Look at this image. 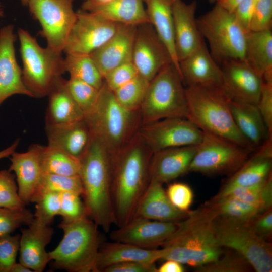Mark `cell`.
<instances>
[{"label": "cell", "mask_w": 272, "mask_h": 272, "mask_svg": "<svg viewBox=\"0 0 272 272\" xmlns=\"http://www.w3.org/2000/svg\"><path fill=\"white\" fill-rule=\"evenodd\" d=\"M152 154L138 132L120 151L111 155L112 202L118 227L133 218L149 186Z\"/></svg>", "instance_id": "6da1fadb"}, {"label": "cell", "mask_w": 272, "mask_h": 272, "mask_svg": "<svg viewBox=\"0 0 272 272\" xmlns=\"http://www.w3.org/2000/svg\"><path fill=\"white\" fill-rule=\"evenodd\" d=\"M217 216L208 202L190 211L178 222L175 231L162 245L166 250L163 260H173L195 268L217 260L223 251L215 233Z\"/></svg>", "instance_id": "7a4b0ae2"}, {"label": "cell", "mask_w": 272, "mask_h": 272, "mask_svg": "<svg viewBox=\"0 0 272 272\" xmlns=\"http://www.w3.org/2000/svg\"><path fill=\"white\" fill-rule=\"evenodd\" d=\"M81 196L87 216L105 232L115 224L112 196L111 155L102 142L92 134L80 159Z\"/></svg>", "instance_id": "3957f363"}, {"label": "cell", "mask_w": 272, "mask_h": 272, "mask_svg": "<svg viewBox=\"0 0 272 272\" xmlns=\"http://www.w3.org/2000/svg\"><path fill=\"white\" fill-rule=\"evenodd\" d=\"M187 119L202 131L225 138L243 147L256 149L237 127L230 109L231 98L221 85L185 86Z\"/></svg>", "instance_id": "277c9868"}, {"label": "cell", "mask_w": 272, "mask_h": 272, "mask_svg": "<svg viewBox=\"0 0 272 272\" xmlns=\"http://www.w3.org/2000/svg\"><path fill=\"white\" fill-rule=\"evenodd\" d=\"M85 120L91 134L102 142L112 155L123 149L142 125L140 110L131 111L123 107L105 82Z\"/></svg>", "instance_id": "5b68a950"}, {"label": "cell", "mask_w": 272, "mask_h": 272, "mask_svg": "<svg viewBox=\"0 0 272 272\" xmlns=\"http://www.w3.org/2000/svg\"><path fill=\"white\" fill-rule=\"evenodd\" d=\"M63 236L58 245L49 252L57 269L69 272H95L101 245L98 225L87 216L59 225Z\"/></svg>", "instance_id": "8992f818"}, {"label": "cell", "mask_w": 272, "mask_h": 272, "mask_svg": "<svg viewBox=\"0 0 272 272\" xmlns=\"http://www.w3.org/2000/svg\"><path fill=\"white\" fill-rule=\"evenodd\" d=\"M142 124L167 118H187L185 86L172 63L150 82L140 109Z\"/></svg>", "instance_id": "52a82bcc"}, {"label": "cell", "mask_w": 272, "mask_h": 272, "mask_svg": "<svg viewBox=\"0 0 272 272\" xmlns=\"http://www.w3.org/2000/svg\"><path fill=\"white\" fill-rule=\"evenodd\" d=\"M23 63L22 80L34 97L47 96L65 73L61 53L43 48L28 31L18 30Z\"/></svg>", "instance_id": "ba28073f"}, {"label": "cell", "mask_w": 272, "mask_h": 272, "mask_svg": "<svg viewBox=\"0 0 272 272\" xmlns=\"http://www.w3.org/2000/svg\"><path fill=\"white\" fill-rule=\"evenodd\" d=\"M196 21L202 38L208 42L211 55L220 65L229 60H245L247 32L237 22L233 12L216 4Z\"/></svg>", "instance_id": "9c48e42d"}, {"label": "cell", "mask_w": 272, "mask_h": 272, "mask_svg": "<svg viewBox=\"0 0 272 272\" xmlns=\"http://www.w3.org/2000/svg\"><path fill=\"white\" fill-rule=\"evenodd\" d=\"M225 138L202 131L188 172L207 175H232L254 152Z\"/></svg>", "instance_id": "30bf717a"}, {"label": "cell", "mask_w": 272, "mask_h": 272, "mask_svg": "<svg viewBox=\"0 0 272 272\" xmlns=\"http://www.w3.org/2000/svg\"><path fill=\"white\" fill-rule=\"evenodd\" d=\"M215 230L220 245L240 254L253 270L257 272L272 271L271 243L254 234L245 223L217 216Z\"/></svg>", "instance_id": "8fae6325"}, {"label": "cell", "mask_w": 272, "mask_h": 272, "mask_svg": "<svg viewBox=\"0 0 272 272\" xmlns=\"http://www.w3.org/2000/svg\"><path fill=\"white\" fill-rule=\"evenodd\" d=\"M74 0H29L27 6L40 23L39 34L46 39L47 47L61 53L76 19Z\"/></svg>", "instance_id": "7c38bea8"}, {"label": "cell", "mask_w": 272, "mask_h": 272, "mask_svg": "<svg viewBox=\"0 0 272 272\" xmlns=\"http://www.w3.org/2000/svg\"><path fill=\"white\" fill-rule=\"evenodd\" d=\"M76 14L63 49L66 54L90 55L107 42L120 24L82 9Z\"/></svg>", "instance_id": "4fadbf2b"}, {"label": "cell", "mask_w": 272, "mask_h": 272, "mask_svg": "<svg viewBox=\"0 0 272 272\" xmlns=\"http://www.w3.org/2000/svg\"><path fill=\"white\" fill-rule=\"evenodd\" d=\"M139 133L153 153L164 149L197 145L202 131L187 118H167L142 124Z\"/></svg>", "instance_id": "5bb4252c"}, {"label": "cell", "mask_w": 272, "mask_h": 272, "mask_svg": "<svg viewBox=\"0 0 272 272\" xmlns=\"http://www.w3.org/2000/svg\"><path fill=\"white\" fill-rule=\"evenodd\" d=\"M131 61L139 75L150 82L172 62L170 54L150 23L137 26Z\"/></svg>", "instance_id": "9a60e30c"}, {"label": "cell", "mask_w": 272, "mask_h": 272, "mask_svg": "<svg viewBox=\"0 0 272 272\" xmlns=\"http://www.w3.org/2000/svg\"><path fill=\"white\" fill-rule=\"evenodd\" d=\"M178 222H162L134 217L124 225L112 231L113 241L128 243L145 249L162 246L175 231Z\"/></svg>", "instance_id": "2e32d148"}, {"label": "cell", "mask_w": 272, "mask_h": 272, "mask_svg": "<svg viewBox=\"0 0 272 272\" xmlns=\"http://www.w3.org/2000/svg\"><path fill=\"white\" fill-rule=\"evenodd\" d=\"M221 86L231 99L257 105L263 79L244 59L227 60L221 65Z\"/></svg>", "instance_id": "e0dca14e"}, {"label": "cell", "mask_w": 272, "mask_h": 272, "mask_svg": "<svg viewBox=\"0 0 272 272\" xmlns=\"http://www.w3.org/2000/svg\"><path fill=\"white\" fill-rule=\"evenodd\" d=\"M14 29L9 24L0 29V106L14 95L34 97L23 81L22 69L16 60Z\"/></svg>", "instance_id": "ac0fdd59"}, {"label": "cell", "mask_w": 272, "mask_h": 272, "mask_svg": "<svg viewBox=\"0 0 272 272\" xmlns=\"http://www.w3.org/2000/svg\"><path fill=\"white\" fill-rule=\"evenodd\" d=\"M176 53L179 61L199 47L205 42L195 17L197 2L171 0Z\"/></svg>", "instance_id": "d6986e66"}, {"label": "cell", "mask_w": 272, "mask_h": 272, "mask_svg": "<svg viewBox=\"0 0 272 272\" xmlns=\"http://www.w3.org/2000/svg\"><path fill=\"white\" fill-rule=\"evenodd\" d=\"M53 233L50 225L40 224L34 218L27 227L21 230L19 262L32 271H43L51 261L46 247L50 243Z\"/></svg>", "instance_id": "ffe728a7"}, {"label": "cell", "mask_w": 272, "mask_h": 272, "mask_svg": "<svg viewBox=\"0 0 272 272\" xmlns=\"http://www.w3.org/2000/svg\"><path fill=\"white\" fill-rule=\"evenodd\" d=\"M137 26L120 24L114 35L90 54L103 78L114 68L131 61Z\"/></svg>", "instance_id": "44dd1931"}, {"label": "cell", "mask_w": 272, "mask_h": 272, "mask_svg": "<svg viewBox=\"0 0 272 272\" xmlns=\"http://www.w3.org/2000/svg\"><path fill=\"white\" fill-rule=\"evenodd\" d=\"M197 145L173 147L153 153L150 165V182L163 184L188 172Z\"/></svg>", "instance_id": "7402d4cb"}, {"label": "cell", "mask_w": 272, "mask_h": 272, "mask_svg": "<svg viewBox=\"0 0 272 272\" xmlns=\"http://www.w3.org/2000/svg\"><path fill=\"white\" fill-rule=\"evenodd\" d=\"M180 74L185 86L221 85L222 71L211 55L205 41L179 61Z\"/></svg>", "instance_id": "603a6c76"}, {"label": "cell", "mask_w": 272, "mask_h": 272, "mask_svg": "<svg viewBox=\"0 0 272 272\" xmlns=\"http://www.w3.org/2000/svg\"><path fill=\"white\" fill-rule=\"evenodd\" d=\"M41 147L40 144H32L27 151H15L10 156L8 170L15 174L18 194L26 206L31 202L42 173L40 163Z\"/></svg>", "instance_id": "cb8c5ba5"}, {"label": "cell", "mask_w": 272, "mask_h": 272, "mask_svg": "<svg viewBox=\"0 0 272 272\" xmlns=\"http://www.w3.org/2000/svg\"><path fill=\"white\" fill-rule=\"evenodd\" d=\"M257 149L240 168L231 175L221 190L256 185L264 182L271 175L272 137Z\"/></svg>", "instance_id": "d4e9b609"}, {"label": "cell", "mask_w": 272, "mask_h": 272, "mask_svg": "<svg viewBox=\"0 0 272 272\" xmlns=\"http://www.w3.org/2000/svg\"><path fill=\"white\" fill-rule=\"evenodd\" d=\"M164 248L145 249L128 243L113 241L101 244L97 258L95 272L117 263L136 261L155 263L165 256Z\"/></svg>", "instance_id": "484cf974"}, {"label": "cell", "mask_w": 272, "mask_h": 272, "mask_svg": "<svg viewBox=\"0 0 272 272\" xmlns=\"http://www.w3.org/2000/svg\"><path fill=\"white\" fill-rule=\"evenodd\" d=\"M81 9L115 23L138 26L149 23L143 0H110L102 3L84 1Z\"/></svg>", "instance_id": "4316f807"}, {"label": "cell", "mask_w": 272, "mask_h": 272, "mask_svg": "<svg viewBox=\"0 0 272 272\" xmlns=\"http://www.w3.org/2000/svg\"><path fill=\"white\" fill-rule=\"evenodd\" d=\"M190 212V210L182 211L175 207L169 199L162 184L150 182L138 205L133 218L176 222L185 219Z\"/></svg>", "instance_id": "83f0119b"}, {"label": "cell", "mask_w": 272, "mask_h": 272, "mask_svg": "<svg viewBox=\"0 0 272 272\" xmlns=\"http://www.w3.org/2000/svg\"><path fill=\"white\" fill-rule=\"evenodd\" d=\"M48 145L59 148L80 160L86 150L92 134L85 118L63 124H46Z\"/></svg>", "instance_id": "f1b7e54d"}, {"label": "cell", "mask_w": 272, "mask_h": 272, "mask_svg": "<svg viewBox=\"0 0 272 272\" xmlns=\"http://www.w3.org/2000/svg\"><path fill=\"white\" fill-rule=\"evenodd\" d=\"M230 109L238 130L255 149L272 137L257 105L231 99Z\"/></svg>", "instance_id": "f546056e"}, {"label": "cell", "mask_w": 272, "mask_h": 272, "mask_svg": "<svg viewBox=\"0 0 272 272\" xmlns=\"http://www.w3.org/2000/svg\"><path fill=\"white\" fill-rule=\"evenodd\" d=\"M62 77L48 94L46 124L57 125L77 122L85 118V113L70 94Z\"/></svg>", "instance_id": "4dcf8cb0"}, {"label": "cell", "mask_w": 272, "mask_h": 272, "mask_svg": "<svg viewBox=\"0 0 272 272\" xmlns=\"http://www.w3.org/2000/svg\"><path fill=\"white\" fill-rule=\"evenodd\" d=\"M245 59L263 82L272 83L271 30L247 33Z\"/></svg>", "instance_id": "1f68e13d"}, {"label": "cell", "mask_w": 272, "mask_h": 272, "mask_svg": "<svg viewBox=\"0 0 272 272\" xmlns=\"http://www.w3.org/2000/svg\"><path fill=\"white\" fill-rule=\"evenodd\" d=\"M143 2L149 23L168 50L173 63L180 73L175 49L171 0H143Z\"/></svg>", "instance_id": "d6a6232c"}, {"label": "cell", "mask_w": 272, "mask_h": 272, "mask_svg": "<svg viewBox=\"0 0 272 272\" xmlns=\"http://www.w3.org/2000/svg\"><path fill=\"white\" fill-rule=\"evenodd\" d=\"M40 163L42 173L65 176H76L79 174V159L61 149L49 145H41Z\"/></svg>", "instance_id": "836d02e7"}, {"label": "cell", "mask_w": 272, "mask_h": 272, "mask_svg": "<svg viewBox=\"0 0 272 272\" xmlns=\"http://www.w3.org/2000/svg\"><path fill=\"white\" fill-rule=\"evenodd\" d=\"M208 202L215 209L218 217L242 223L268 210L258 205L226 197H214Z\"/></svg>", "instance_id": "e575fe53"}, {"label": "cell", "mask_w": 272, "mask_h": 272, "mask_svg": "<svg viewBox=\"0 0 272 272\" xmlns=\"http://www.w3.org/2000/svg\"><path fill=\"white\" fill-rule=\"evenodd\" d=\"M215 197L237 199L269 209L272 207L271 175L264 182L256 185L221 190Z\"/></svg>", "instance_id": "d590c367"}, {"label": "cell", "mask_w": 272, "mask_h": 272, "mask_svg": "<svg viewBox=\"0 0 272 272\" xmlns=\"http://www.w3.org/2000/svg\"><path fill=\"white\" fill-rule=\"evenodd\" d=\"M65 72L70 77L84 81L100 89L103 77L90 55L66 54L63 60Z\"/></svg>", "instance_id": "8d00e7d4"}, {"label": "cell", "mask_w": 272, "mask_h": 272, "mask_svg": "<svg viewBox=\"0 0 272 272\" xmlns=\"http://www.w3.org/2000/svg\"><path fill=\"white\" fill-rule=\"evenodd\" d=\"M83 193V187L79 175L65 176L50 173H42L37 188L31 199V202L45 192Z\"/></svg>", "instance_id": "74e56055"}, {"label": "cell", "mask_w": 272, "mask_h": 272, "mask_svg": "<svg viewBox=\"0 0 272 272\" xmlns=\"http://www.w3.org/2000/svg\"><path fill=\"white\" fill-rule=\"evenodd\" d=\"M149 82L140 75L113 91L118 102L124 108L139 110L144 100Z\"/></svg>", "instance_id": "f35d334b"}, {"label": "cell", "mask_w": 272, "mask_h": 272, "mask_svg": "<svg viewBox=\"0 0 272 272\" xmlns=\"http://www.w3.org/2000/svg\"><path fill=\"white\" fill-rule=\"evenodd\" d=\"M223 251L215 261L196 267L197 272H247L253 268L247 260L236 251Z\"/></svg>", "instance_id": "ab89813d"}, {"label": "cell", "mask_w": 272, "mask_h": 272, "mask_svg": "<svg viewBox=\"0 0 272 272\" xmlns=\"http://www.w3.org/2000/svg\"><path fill=\"white\" fill-rule=\"evenodd\" d=\"M65 85L70 94L85 114L89 112L97 101L99 89L72 77L66 80Z\"/></svg>", "instance_id": "60d3db41"}, {"label": "cell", "mask_w": 272, "mask_h": 272, "mask_svg": "<svg viewBox=\"0 0 272 272\" xmlns=\"http://www.w3.org/2000/svg\"><path fill=\"white\" fill-rule=\"evenodd\" d=\"M34 218V214L25 207L21 209L0 207V237L11 234L22 226L29 225Z\"/></svg>", "instance_id": "b9f144b4"}, {"label": "cell", "mask_w": 272, "mask_h": 272, "mask_svg": "<svg viewBox=\"0 0 272 272\" xmlns=\"http://www.w3.org/2000/svg\"><path fill=\"white\" fill-rule=\"evenodd\" d=\"M60 193L45 192L34 201L36 203L34 219L45 225H50L54 217L58 215L60 204Z\"/></svg>", "instance_id": "7bdbcfd3"}, {"label": "cell", "mask_w": 272, "mask_h": 272, "mask_svg": "<svg viewBox=\"0 0 272 272\" xmlns=\"http://www.w3.org/2000/svg\"><path fill=\"white\" fill-rule=\"evenodd\" d=\"M20 198L15 176L9 170L0 171V207L12 209L25 208Z\"/></svg>", "instance_id": "ee69618b"}, {"label": "cell", "mask_w": 272, "mask_h": 272, "mask_svg": "<svg viewBox=\"0 0 272 272\" xmlns=\"http://www.w3.org/2000/svg\"><path fill=\"white\" fill-rule=\"evenodd\" d=\"M81 195L74 192H63L60 194V204L58 215L61 222L71 223L87 216L85 207Z\"/></svg>", "instance_id": "f6af8a7d"}, {"label": "cell", "mask_w": 272, "mask_h": 272, "mask_svg": "<svg viewBox=\"0 0 272 272\" xmlns=\"http://www.w3.org/2000/svg\"><path fill=\"white\" fill-rule=\"evenodd\" d=\"M20 235L0 237V272H11L19 251Z\"/></svg>", "instance_id": "bcb514c9"}, {"label": "cell", "mask_w": 272, "mask_h": 272, "mask_svg": "<svg viewBox=\"0 0 272 272\" xmlns=\"http://www.w3.org/2000/svg\"><path fill=\"white\" fill-rule=\"evenodd\" d=\"M166 192L175 207L182 211H190L193 200V192L188 185L174 182L168 185Z\"/></svg>", "instance_id": "7dc6e473"}, {"label": "cell", "mask_w": 272, "mask_h": 272, "mask_svg": "<svg viewBox=\"0 0 272 272\" xmlns=\"http://www.w3.org/2000/svg\"><path fill=\"white\" fill-rule=\"evenodd\" d=\"M139 75L131 61L114 68L104 77L107 86L112 91L128 82Z\"/></svg>", "instance_id": "c3c4849f"}, {"label": "cell", "mask_w": 272, "mask_h": 272, "mask_svg": "<svg viewBox=\"0 0 272 272\" xmlns=\"http://www.w3.org/2000/svg\"><path fill=\"white\" fill-rule=\"evenodd\" d=\"M272 0H257L251 19L250 31L271 30Z\"/></svg>", "instance_id": "681fc988"}, {"label": "cell", "mask_w": 272, "mask_h": 272, "mask_svg": "<svg viewBox=\"0 0 272 272\" xmlns=\"http://www.w3.org/2000/svg\"><path fill=\"white\" fill-rule=\"evenodd\" d=\"M245 224L254 234L267 241L272 234V209L257 215Z\"/></svg>", "instance_id": "f907efd6"}, {"label": "cell", "mask_w": 272, "mask_h": 272, "mask_svg": "<svg viewBox=\"0 0 272 272\" xmlns=\"http://www.w3.org/2000/svg\"><path fill=\"white\" fill-rule=\"evenodd\" d=\"M257 105L269 134L272 136V83L263 82Z\"/></svg>", "instance_id": "816d5d0a"}, {"label": "cell", "mask_w": 272, "mask_h": 272, "mask_svg": "<svg viewBox=\"0 0 272 272\" xmlns=\"http://www.w3.org/2000/svg\"><path fill=\"white\" fill-rule=\"evenodd\" d=\"M257 0H242L233 13L235 17L246 32L250 31V26Z\"/></svg>", "instance_id": "f5cc1de1"}, {"label": "cell", "mask_w": 272, "mask_h": 272, "mask_svg": "<svg viewBox=\"0 0 272 272\" xmlns=\"http://www.w3.org/2000/svg\"><path fill=\"white\" fill-rule=\"evenodd\" d=\"M102 272H157V268L155 263L129 261L110 265Z\"/></svg>", "instance_id": "db71d44e"}, {"label": "cell", "mask_w": 272, "mask_h": 272, "mask_svg": "<svg viewBox=\"0 0 272 272\" xmlns=\"http://www.w3.org/2000/svg\"><path fill=\"white\" fill-rule=\"evenodd\" d=\"M165 260V262L157 268V272H183L185 271L183 264L181 263L170 259Z\"/></svg>", "instance_id": "11a10c76"}, {"label": "cell", "mask_w": 272, "mask_h": 272, "mask_svg": "<svg viewBox=\"0 0 272 272\" xmlns=\"http://www.w3.org/2000/svg\"><path fill=\"white\" fill-rule=\"evenodd\" d=\"M242 0H218L216 3L227 11L233 13Z\"/></svg>", "instance_id": "9f6ffc18"}, {"label": "cell", "mask_w": 272, "mask_h": 272, "mask_svg": "<svg viewBox=\"0 0 272 272\" xmlns=\"http://www.w3.org/2000/svg\"><path fill=\"white\" fill-rule=\"evenodd\" d=\"M19 139H17L13 144L7 148L0 151V160L9 157L15 152L19 144Z\"/></svg>", "instance_id": "6f0895ef"}, {"label": "cell", "mask_w": 272, "mask_h": 272, "mask_svg": "<svg viewBox=\"0 0 272 272\" xmlns=\"http://www.w3.org/2000/svg\"><path fill=\"white\" fill-rule=\"evenodd\" d=\"M32 271L28 267L21 262L16 263L13 266L11 272H31Z\"/></svg>", "instance_id": "680465c9"}, {"label": "cell", "mask_w": 272, "mask_h": 272, "mask_svg": "<svg viewBox=\"0 0 272 272\" xmlns=\"http://www.w3.org/2000/svg\"><path fill=\"white\" fill-rule=\"evenodd\" d=\"M83 1L93 2V3H105V2L109 1L110 0H83Z\"/></svg>", "instance_id": "91938a15"}, {"label": "cell", "mask_w": 272, "mask_h": 272, "mask_svg": "<svg viewBox=\"0 0 272 272\" xmlns=\"http://www.w3.org/2000/svg\"><path fill=\"white\" fill-rule=\"evenodd\" d=\"M4 15V11L3 6L2 3L0 2V17H3Z\"/></svg>", "instance_id": "94428289"}, {"label": "cell", "mask_w": 272, "mask_h": 272, "mask_svg": "<svg viewBox=\"0 0 272 272\" xmlns=\"http://www.w3.org/2000/svg\"><path fill=\"white\" fill-rule=\"evenodd\" d=\"M29 1V0H21V2L23 5L27 6Z\"/></svg>", "instance_id": "6125c7cd"}, {"label": "cell", "mask_w": 272, "mask_h": 272, "mask_svg": "<svg viewBox=\"0 0 272 272\" xmlns=\"http://www.w3.org/2000/svg\"><path fill=\"white\" fill-rule=\"evenodd\" d=\"M211 3L217 2L218 0H209Z\"/></svg>", "instance_id": "be15d7a7"}, {"label": "cell", "mask_w": 272, "mask_h": 272, "mask_svg": "<svg viewBox=\"0 0 272 272\" xmlns=\"http://www.w3.org/2000/svg\"></svg>", "instance_id": "e7e4bbea"}]
</instances>
